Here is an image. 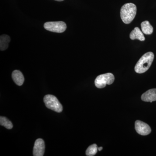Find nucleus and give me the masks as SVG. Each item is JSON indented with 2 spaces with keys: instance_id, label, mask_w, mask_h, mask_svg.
Masks as SVG:
<instances>
[{
  "instance_id": "obj_6",
  "label": "nucleus",
  "mask_w": 156,
  "mask_h": 156,
  "mask_svg": "<svg viewBox=\"0 0 156 156\" xmlns=\"http://www.w3.org/2000/svg\"><path fill=\"white\" fill-rule=\"evenodd\" d=\"M135 128L138 134L143 136L148 135L151 132V129L149 125L139 120L135 122Z\"/></svg>"
},
{
  "instance_id": "obj_13",
  "label": "nucleus",
  "mask_w": 156,
  "mask_h": 156,
  "mask_svg": "<svg viewBox=\"0 0 156 156\" xmlns=\"http://www.w3.org/2000/svg\"><path fill=\"white\" fill-rule=\"evenodd\" d=\"M0 125L8 129H11L13 128L12 122L5 117H0Z\"/></svg>"
},
{
  "instance_id": "obj_5",
  "label": "nucleus",
  "mask_w": 156,
  "mask_h": 156,
  "mask_svg": "<svg viewBox=\"0 0 156 156\" xmlns=\"http://www.w3.org/2000/svg\"><path fill=\"white\" fill-rule=\"evenodd\" d=\"M44 27L45 29L50 31L62 33L66 30L67 26L63 21H54L45 23Z\"/></svg>"
},
{
  "instance_id": "obj_12",
  "label": "nucleus",
  "mask_w": 156,
  "mask_h": 156,
  "mask_svg": "<svg viewBox=\"0 0 156 156\" xmlns=\"http://www.w3.org/2000/svg\"><path fill=\"white\" fill-rule=\"evenodd\" d=\"M142 32L146 35H151L153 32V27L147 20L143 21L141 23Z\"/></svg>"
},
{
  "instance_id": "obj_4",
  "label": "nucleus",
  "mask_w": 156,
  "mask_h": 156,
  "mask_svg": "<svg viewBox=\"0 0 156 156\" xmlns=\"http://www.w3.org/2000/svg\"><path fill=\"white\" fill-rule=\"evenodd\" d=\"M114 80V76L111 73H107L97 76L95 80V84L97 88L102 89L106 87V85H111Z\"/></svg>"
},
{
  "instance_id": "obj_2",
  "label": "nucleus",
  "mask_w": 156,
  "mask_h": 156,
  "mask_svg": "<svg viewBox=\"0 0 156 156\" xmlns=\"http://www.w3.org/2000/svg\"><path fill=\"white\" fill-rule=\"evenodd\" d=\"M136 13V6L133 3H127L121 8L120 11L121 19L124 23L129 24L134 19Z\"/></svg>"
},
{
  "instance_id": "obj_9",
  "label": "nucleus",
  "mask_w": 156,
  "mask_h": 156,
  "mask_svg": "<svg viewBox=\"0 0 156 156\" xmlns=\"http://www.w3.org/2000/svg\"><path fill=\"white\" fill-rule=\"evenodd\" d=\"M12 78L14 83L19 86H22L24 83V78L21 72L15 70L12 73Z\"/></svg>"
},
{
  "instance_id": "obj_3",
  "label": "nucleus",
  "mask_w": 156,
  "mask_h": 156,
  "mask_svg": "<svg viewBox=\"0 0 156 156\" xmlns=\"http://www.w3.org/2000/svg\"><path fill=\"white\" fill-rule=\"evenodd\" d=\"M44 101L48 108L58 113L62 112V105L56 96L51 95H45Z\"/></svg>"
},
{
  "instance_id": "obj_7",
  "label": "nucleus",
  "mask_w": 156,
  "mask_h": 156,
  "mask_svg": "<svg viewBox=\"0 0 156 156\" xmlns=\"http://www.w3.org/2000/svg\"><path fill=\"white\" fill-rule=\"evenodd\" d=\"M44 141L43 139L39 138L36 140L34 145L33 155L34 156H44L45 151Z\"/></svg>"
},
{
  "instance_id": "obj_14",
  "label": "nucleus",
  "mask_w": 156,
  "mask_h": 156,
  "mask_svg": "<svg viewBox=\"0 0 156 156\" xmlns=\"http://www.w3.org/2000/svg\"><path fill=\"white\" fill-rule=\"evenodd\" d=\"M98 147L96 144H93L90 145L88 147L86 151V155L88 156H93L95 155L97 153Z\"/></svg>"
},
{
  "instance_id": "obj_1",
  "label": "nucleus",
  "mask_w": 156,
  "mask_h": 156,
  "mask_svg": "<svg viewBox=\"0 0 156 156\" xmlns=\"http://www.w3.org/2000/svg\"><path fill=\"white\" fill-rule=\"evenodd\" d=\"M154 57V54L151 52H147L143 55L135 65V71L139 74L146 72L151 67Z\"/></svg>"
},
{
  "instance_id": "obj_11",
  "label": "nucleus",
  "mask_w": 156,
  "mask_h": 156,
  "mask_svg": "<svg viewBox=\"0 0 156 156\" xmlns=\"http://www.w3.org/2000/svg\"><path fill=\"white\" fill-rule=\"evenodd\" d=\"M11 41V38L9 36L4 34L0 37V50L4 51L9 48V43Z\"/></svg>"
},
{
  "instance_id": "obj_8",
  "label": "nucleus",
  "mask_w": 156,
  "mask_h": 156,
  "mask_svg": "<svg viewBox=\"0 0 156 156\" xmlns=\"http://www.w3.org/2000/svg\"><path fill=\"white\" fill-rule=\"evenodd\" d=\"M141 100L146 102H152L156 101V89H151L144 93Z\"/></svg>"
},
{
  "instance_id": "obj_16",
  "label": "nucleus",
  "mask_w": 156,
  "mask_h": 156,
  "mask_svg": "<svg viewBox=\"0 0 156 156\" xmlns=\"http://www.w3.org/2000/svg\"><path fill=\"white\" fill-rule=\"evenodd\" d=\"M55 1H57V2H62V1H63L64 0H55Z\"/></svg>"
},
{
  "instance_id": "obj_10",
  "label": "nucleus",
  "mask_w": 156,
  "mask_h": 156,
  "mask_svg": "<svg viewBox=\"0 0 156 156\" xmlns=\"http://www.w3.org/2000/svg\"><path fill=\"white\" fill-rule=\"evenodd\" d=\"M130 38L132 40H138L141 41H143L145 40L143 33L137 27H135L131 32L130 34Z\"/></svg>"
},
{
  "instance_id": "obj_15",
  "label": "nucleus",
  "mask_w": 156,
  "mask_h": 156,
  "mask_svg": "<svg viewBox=\"0 0 156 156\" xmlns=\"http://www.w3.org/2000/svg\"><path fill=\"white\" fill-rule=\"evenodd\" d=\"M102 149H103V147H98V150L99 151H101Z\"/></svg>"
}]
</instances>
